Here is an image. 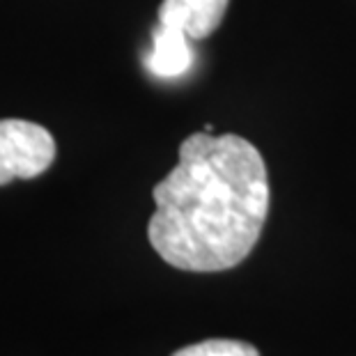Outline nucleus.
Instances as JSON below:
<instances>
[{"mask_svg":"<svg viewBox=\"0 0 356 356\" xmlns=\"http://www.w3.org/2000/svg\"><path fill=\"white\" fill-rule=\"evenodd\" d=\"M147 239L170 267L214 274L251 255L269 214L262 154L234 134H193L154 186Z\"/></svg>","mask_w":356,"mask_h":356,"instance_id":"obj_1","label":"nucleus"},{"mask_svg":"<svg viewBox=\"0 0 356 356\" xmlns=\"http://www.w3.org/2000/svg\"><path fill=\"white\" fill-rule=\"evenodd\" d=\"M56 140L42 124L0 120V186L12 179H33L51 168Z\"/></svg>","mask_w":356,"mask_h":356,"instance_id":"obj_2","label":"nucleus"},{"mask_svg":"<svg viewBox=\"0 0 356 356\" xmlns=\"http://www.w3.org/2000/svg\"><path fill=\"white\" fill-rule=\"evenodd\" d=\"M230 0H163L159 24L170 26L191 40H202L221 26Z\"/></svg>","mask_w":356,"mask_h":356,"instance_id":"obj_3","label":"nucleus"},{"mask_svg":"<svg viewBox=\"0 0 356 356\" xmlns=\"http://www.w3.org/2000/svg\"><path fill=\"white\" fill-rule=\"evenodd\" d=\"M191 37L159 24L152 33V49L145 56V67L159 79H177L193 67Z\"/></svg>","mask_w":356,"mask_h":356,"instance_id":"obj_4","label":"nucleus"},{"mask_svg":"<svg viewBox=\"0 0 356 356\" xmlns=\"http://www.w3.org/2000/svg\"><path fill=\"white\" fill-rule=\"evenodd\" d=\"M172 356H260V352L253 345L244 343V340L214 338V340H202V343L181 347Z\"/></svg>","mask_w":356,"mask_h":356,"instance_id":"obj_5","label":"nucleus"}]
</instances>
